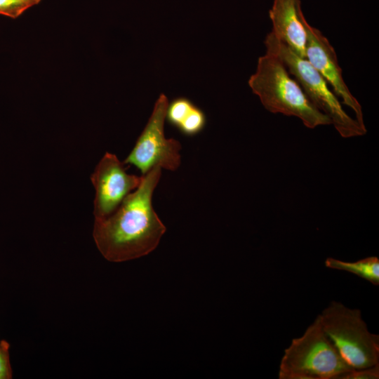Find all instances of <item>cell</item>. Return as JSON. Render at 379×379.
<instances>
[{
    "label": "cell",
    "mask_w": 379,
    "mask_h": 379,
    "mask_svg": "<svg viewBox=\"0 0 379 379\" xmlns=\"http://www.w3.org/2000/svg\"><path fill=\"white\" fill-rule=\"evenodd\" d=\"M10 344L6 340L0 341V379L12 378V368L9 358Z\"/></svg>",
    "instance_id": "cell-14"
},
{
    "label": "cell",
    "mask_w": 379,
    "mask_h": 379,
    "mask_svg": "<svg viewBox=\"0 0 379 379\" xmlns=\"http://www.w3.org/2000/svg\"><path fill=\"white\" fill-rule=\"evenodd\" d=\"M353 368L325 333L319 315L292 340L281 358L279 379H340Z\"/></svg>",
    "instance_id": "cell-3"
},
{
    "label": "cell",
    "mask_w": 379,
    "mask_h": 379,
    "mask_svg": "<svg viewBox=\"0 0 379 379\" xmlns=\"http://www.w3.org/2000/svg\"><path fill=\"white\" fill-rule=\"evenodd\" d=\"M319 317L325 333L353 368L379 364V335L369 332L360 310L331 301Z\"/></svg>",
    "instance_id": "cell-5"
},
{
    "label": "cell",
    "mask_w": 379,
    "mask_h": 379,
    "mask_svg": "<svg viewBox=\"0 0 379 379\" xmlns=\"http://www.w3.org/2000/svg\"><path fill=\"white\" fill-rule=\"evenodd\" d=\"M272 34L299 57L305 58V15L300 0H273L269 10Z\"/></svg>",
    "instance_id": "cell-9"
},
{
    "label": "cell",
    "mask_w": 379,
    "mask_h": 379,
    "mask_svg": "<svg viewBox=\"0 0 379 379\" xmlns=\"http://www.w3.org/2000/svg\"><path fill=\"white\" fill-rule=\"evenodd\" d=\"M379 364L362 369H354L343 375L340 379H378Z\"/></svg>",
    "instance_id": "cell-15"
},
{
    "label": "cell",
    "mask_w": 379,
    "mask_h": 379,
    "mask_svg": "<svg viewBox=\"0 0 379 379\" xmlns=\"http://www.w3.org/2000/svg\"><path fill=\"white\" fill-rule=\"evenodd\" d=\"M206 124V117L202 109L194 105L177 129L183 135L194 136L201 132Z\"/></svg>",
    "instance_id": "cell-11"
},
{
    "label": "cell",
    "mask_w": 379,
    "mask_h": 379,
    "mask_svg": "<svg viewBox=\"0 0 379 379\" xmlns=\"http://www.w3.org/2000/svg\"><path fill=\"white\" fill-rule=\"evenodd\" d=\"M326 267L350 272L375 286L379 285V259L369 256L355 262H346L333 258L325 260Z\"/></svg>",
    "instance_id": "cell-10"
},
{
    "label": "cell",
    "mask_w": 379,
    "mask_h": 379,
    "mask_svg": "<svg viewBox=\"0 0 379 379\" xmlns=\"http://www.w3.org/2000/svg\"><path fill=\"white\" fill-rule=\"evenodd\" d=\"M33 6L28 0H0V15L16 18Z\"/></svg>",
    "instance_id": "cell-13"
},
{
    "label": "cell",
    "mask_w": 379,
    "mask_h": 379,
    "mask_svg": "<svg viewBox=\"0 0 379 379\" xmlns=\"http://www.w3.org/2000/svg\"><path fill=\"white\" fill-rule=\"evenodd\" d=\"M194 105L187 98H176L168 104L166 119L171 126L177 128Z\"/></svg>",
    "instance_id": "cell-12"
},
{
    "label": "cell",
    "mask_w": 379,
    "mask_h": 379,
    "mask_svg": "<svg viewBox=\"0 0 379 379\" xmlns=\"http://www.w3.org/2000/svg\"><path fill=\"white\" fill-rule=\"evenodd\" d=\"M168 104L166 96L160 94L145 128L124 161V164L135 166L142 175L155 166L175 171L180 165V142L174 138H166L164 135Z\"/></svg>",
    "instance_id": "cell-6"
},
{
    "label": "cell",
    "mask_w": 379,
    "mask_h": 379,
    "mask_svg": "<svg viewBox=\"0 0 379 379\" xmlns=\"http://www.w3.org/2000/svg\"><path fill=\"white\" fill-rule=\"evenodd\" d=\"M303 25L307 36L305 58L331 86L335 95L342 100L341 103L354 111L357 121L366 127L361 106L343 79L334 48L321 32L311 26L305 18Z\"/></svg>",
    "instance_id": "cell-8"
},
{
    "label": "cell",
    "mask_w": 379,
    "mask_h": 379,
    "mask_svg": "<svg viewBox=\"0 0 379 379\" xmlns=\"http://www.w3.org/2000/svg\"><path fill=\"white\" fill-rule=\"evenodd\" d=\"M248 84L262 106L271 113L295 117L312 129L331 124L330 119L308 99L282 61L271 53L266 52L258 58L256 71Z\"/></svg>",
    "instance_id": "cell-2"
},
{
    "label": "cell",
    "mask_w": 379,
    "mask_h": 379,
    "mask_svg": "<svg viewBox=\"0 0 379 379\" xmlns=\"http://www.w3.org/2000/svg\"><path fill=\"white\" fill-rule=\"evenodd\" d=\"M264 44L267 52L275 55L282 61L308 99L330 119L341 137L349 138L366 133V128L344 110L341 102L330 89L326 81L306 58L299 57L272 32L266 36Z\"/></svg>",
    "instance_id": "cell-4"
},
{
    "label": "cell",
    "mask_w": 379,
    "mask_h": 379,
    "mask_svg": "<svg viewBox=\"0 0 379 379\" xmlns=\"http://www.w3.org/2000/svg\"><path fill=\"white\" fill-rule=\"evenodd\" d=\"M142 176L126 173L117 157L106 152L95 166L91 180L95 190L93 215L102 218L113 213L141 183Z\"/></svg>",
    "instance_id": "cell-7"
},
{
    "label": "cell",
    "mask_w": 379,
    "mask_h": 379,
    "mask_svg": "<svg viewBox=\"0 0 379 379\" xmlns=\"http://www.w3.org/2000/svg\"><path fill=\"white\" fill-rule=\"evenodd\" d=\"M161 175V168H152L113 213L95 219L93 237L106 260L121 262L139 258L159 245L166 228L154 210L152 197Z\"/></svg>",
    "instance_id": "cell-1"
},
{
    "label": "cell",
    "mask_w": 379,
    "mask_h": 379,
    "mask_svg": "<svg viewBox=\"0 0 379 379\" xmlns=\"http://www.w3.org/2000/svg\"><path fill=\"white\" fill-rule=\"evenodd\" d=\"M28 1H31L34 5H36L41 1V0H28Z\"/></svg>",
    "instance_id": "cell-16"
}]
</instances>
